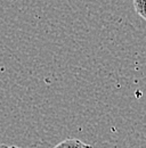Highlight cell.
Listing matches in <instances>:
<instances>
[{
    "label": "cell",
    "mask_w": 146,
    "mask_h": 148,
    "mask_svg": "<svg viewBox=\"0 0 146 148\" xmlns=\"http://www.w3.org/2000/svg\"><path fill=\"white\" fill-rule=\"evenodd\" d=\"M54 148H94L92 146L82 143L79 139H74V138H69L65 139L63 141H61L59 144H57Z\"/></svg>",
    "instance_id": "cell-1"
},
{
    "label": "cell",
    "mask_w": 146,
    "mask_h": 148,
    "mask_svg": "<svg viewBox=\"0 0 146 148\" xmlns=\"http://www.w3.org/2000/svg\"><path fill=\"white\" fill-rule=\"evenodd\" d=\"M135 12L146 21V0H132Z\"/></svg>",
    "instance_id": "cell-2"
},
{
    "label": "cell",
    "mask_w": 146,
    "mask_h": 148,
    "mask_svg": "<svg viewBox=\"0 0 146 148\" xmlns=\"http://www.w3.org/2000/svg\"><path fill=\"white\" fill-rule=\"evenodd\" d=\"M0 148H19L18 146H12V145H0Z\"/></svg>",
    "instance_id": "cell-3"
}]
</instances>
